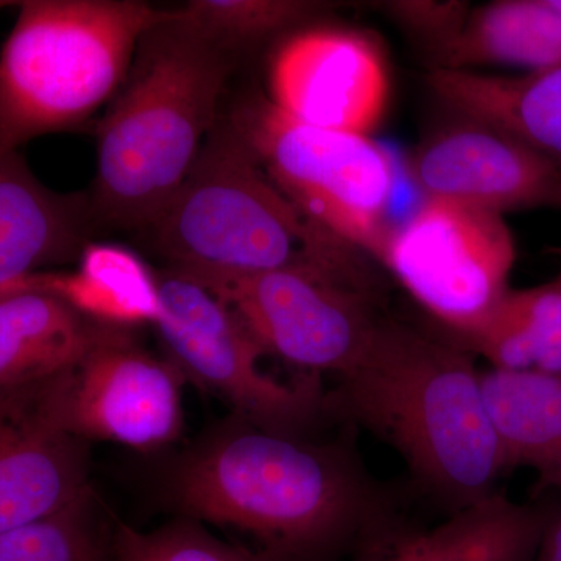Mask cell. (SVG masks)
<instances>
[{
    "instance_id": "1",
    "label": "cell",
    "mask_w": 561,
    "mask_h": 561,
    "mask_svg": "<svg viewBox=\"0 0 561 561\" xmlns=\"http://www.w3.org/2000/svg\"><path fill=\"white\" fill-rule=\"evenodd\" d=\"M327 394V412L393 446L416 481L457 511L507 471L468 351L382 319L364 356Z\"/></svg>"
},
{
    "instance_id": "2",
    "label": "cell",
    "mask_w": 561,
    "mask_h": 561,
    "mask_svg": "<svg viewBox=\"0 0 561 561\" xmlns=\"http://www.w3.org/2000/svg\"><path fill=\"white\" fill-rule=\"evenodd\" d=\"M234 57L176 10L142 36L95 131L99 230L142 231L171 201L219 124Z\"/></svg>"
},
{
    "instance_id": "3",
    "label": "cell",
    "mask_w": 561,
    "mask_h": 561,
    "mask_svg": "<svg viewBox=\"0 0 561 561\" xmlns=\"http://www.w3.org/2000/svg\"><path fill=\"white\" fill-rule=\"evenodd\" d=\"M172 493L191 518L287 556L334 545L378 511L371 482L341 449L239 416L181 459Z\"/></svg>"
},
{
    "instance_id": "4",
    "label": "cell",
    "mask_w": 561,
    "mask_h": 561,
    "mask_svg": "<svg viewBox=\"0 0 561 561\" xmlns=\"http://www.w3.org/2000/svg\"><path fill=\"white\" fill-rule=\"evenodd\" d=\"M135 0H25L0 50V154L73 130L110 103L168 16Z\"/></svg>"
},
{
    "instance_id": "5",
    "label": "cell",
    "mask_w": 561,
    "mask_h": 561,
    "mask_svg": "<svg viewBox=\"0 0 561 561\" xmlns=\"http://www.w3.org/2000/svg\"><path fill=\"white\" fill-rule=\"evenodd\" d=\"M140 232L165 268L195 280L276 271L348 249L302 219L221 119L179 191Z\"/></svg>"
},
{
    "instance_id": "6",
    "label": "cell",
    "mask_w": 561,
    "mask_h": 561,
    "mask_svg": "<svg viewBox=\"0 0 561 561\" xmlns=\"http://www.w3.org/2000/svg\"><path fill=\"white\" fill-rule=\"evenodd\" d=\"M227 122L313 230L378 260L397 184L386 147L305 124L261 94L236 105Z\"/></svg>"
},
{
    "instance_id": "7",
    "label": "cell",
    "mask_w": 561,
    "mask_h": 561,
    "mask_svg": "<svg viewBox=\"0 0 561 561\" xmlns=\"http://www.w3.org/2000/svg\"><path fill=\"white\" fill-rule=\"evenodd\" d=\"M242 320L262 350L306 375L348 373L383 317L360 271L298 261L276 271L197 280Z\"/></svg>"
},
{
    "instance_id": "8",
    "label": "cell",
    "mask_w": 561,
    "mask_h": 561,
    "mask_svg": "<svg viewBox=\"0 0 561 561\" xmlns=\"http://www.w3.org/2000/svg\"><path fill=\"white\" fill-rule=\"evenodd\" d=\"M158 280L162 313L154 330L184 378L224 397L239 419L280 434L298 437L327 412L319 376L286 382L265 373L267 353L208 287L171 268L158 272Z\"/></svg>"
},
{
    "instance_id": "9",
    "label": "cell",
    "mask_w": 561,
    "mask_h": 561,
    "mask_svg": "<svg viewBox=\"0 0 561 561\" xmlns=\"http://www.w3.org/2000/svg\"><path fill=\"white\" fill-rule=\"evenodd\" d=\"M378 261L460 341L511 289L516 245L501 214L426 198L404 224L391 228Z\"/></svg>"
},
{
    "instance_id": "10",
    "label": "cell",
    "mask_w": 561,
    "mask_h": 561,
    "mask_svg": "<svg viewBox=\"0 0 561 561\" xmlns=\"http://www.w3.org/2000/svg\"><path fill=\"white\" fill-rule=\"evenodd\" d=\"M184 375L136 342L131 330L98 324L79 362L66 373L62 411L81 440L153 451L183 427Z\"/></svg>"
},
{
    "instance_id": "11",
    "label": "cell",
    "mask_w": 561,
    "mask_h": 561,
    "mask_svg": "<svg viewBox=\"0 0 561 561\" xmlns=\"http://www.w3.org/2000/svg\"><path fill=\"white\" fill-rule=\"evenodd\" d=\"M68 370L0 389V534L91 490L87 442L70 432L62 411Z\"/></svg>"
},
{
    "instance_id": "12",
    "label": "cell",
    "mask_w": 561,
    "mask_h": 561,
    "mask_svg": "<svg viewBox=\"0 0 561 561\" xmlns=\"http://www.w3.org/2000/svg\"><path fill=\"white\" fill-rule=\"evenodd\" d=\"M389 92L378 44L351 28H300L276 47L268 65V101L328 130L370 136L386 114Z\"/></svg>"
},
{
    "instance_id": "13",
    "label": "cell",
    "mask_w": 561,
    "mask_h": 561,
    "mask_svg": "<svg viewBox=\"0 0 561 561\" xmlns=\"http://www.w3.org/2000/svg\"><path fill=\"white\" fill-rule=\"evenodd\" d=\"M413 153L411 173L426 198L501 214L559 206L561 165L483 122L456 114Z\"/></svg>"
},
{
    "instance_id": "14",
    "label": "cell",
    "mask_w": 561,
    "mask_h": 561,
    "mask_svg": "<svg viewBox=\"0 0 561 561\" xmlns=\"http://www.w3.org/2000/svg\"><path fill=\"white\" fill-rule=\"evenodd\" d=\"M98 230L88 192L51 191L20 150L0 154V290L79 261Z\"/></svg>"
},
{
    "instance_id": "15",
    "label": "cell",
    "mask_w": 561,
    "mask_h": 561,
    "mask_svg": "<svg viewBox=\"0 0 561 561\" xmlns=\"http://www.w3.org/2000/svg\"><path fill=\"white\" fill-rule=\"evenodd\" d=\"M426 80L454 114L489 124L561 165V66L519 76L434 68Z\"/></svg>"
},
{
    "instance_id": "16",
    "label": "cell",
    "mask_w": 561,
    "mask_h": 561,
    "mask_svg": "<svg viewBox=\"0 0 561 561\" xmlns=\"http://www.w3.org/2000/svg\"><path fill=\"white\" fill-rule=\"evenodd\" d=\"M73 271L33 273L0 290L2 295L39 291L103 327L133 328L161 319L158 272L121 243L90 242Z\"/></svg>"
},
{
    "instance_id": "17",
    "label": "cell",
    "mask_w": 561,
    "mask_h": 561,
    "mask_svg": "<svg viewBox=\"0 0 561 561\" xmlns=\"http://www.w3.org/2000/svg\"><path fill=\"white\" fill-rule=\"evenodd\" d=\"M486 411L507 470L529 468L561 493V373L481 371Z\"/></svg>"
},
{
    "instance_id": "18",
    "label": "cell",
    "mask_w": 561,
    "mask_h": 561,
    "mask_svg": "<svg viewBox=\"0 0 561 561\" xmlns=\"http://www.w3.org/2000/svg\"><path fill=\"white\" fill-rule=\"evenodd\" d=\"M435 68L561 66V10L553 0H496L471 10L463 27L434 55Z\"/></svg>"
},
{
    "instance_id": "19",
    "label": "cell",
    "mask_w": 561,
    "mask_h": 561,
    "mask_svg": "<svg viewBox=\"0 0 561 561\" xmlns=\"http://www.w3.org/2000/svg\"><path fill=\"white\" fill-rule=\"evenodd\" d=\"M98 323L65 302L18 291L0 297V389L57 375L76 365Z\"/></svg>"
},
{
    "instance_id": "20",
    "label": "cell",
    "mask_w": 561,
    "mask_h": 561,
    "mask_svg": "<svg viewBox=\"0 0 561 561\" xmlns=\"http://www.w3.org/2000/svg\"><path fill=\"white\" fill-rule=\"evenodd\" d=\"M549 516L537 505L491 493L437 529L408 541L412 561H531Z\"/></svg>"
},
{
    "instance_id": "21",
    "label": "cell",
    "mask_w": 561,
    "mask_h": 561,
    "mask_svg": "<svg viewBox=\"0 0 561 561\" xmlns=\"http://www.w3.org/2000/svg\"><path fill=\"white\" fill-rule=\"evenodd\" d=\"M461 350L493 370L561 373V275L540 286L508 289Z\"/></svg>"
},
{
    "instance_id": "22",
    "label": "cell",
    "mask_w": 561,
    "mask_h": 561,
    "mask_svg": "<svg viewBox=\"0 0 561 561\" xmlns=\"http://www.w3.org/2000/svg\"><path fill=\"white\" fill-rule=\"evenodd\" d=\"M114 530L91 489L54 515L0 534V561H113Z\"/></svg>"
},
{
    "instance_id": "23",
    "label": "cell",
    "mask_w": 561,
    "mask_h": 561,
    "mask_svg": "<svg viewBox=\"0 0 561 561\" xmlns=\"http://www.w3.org/2000/svg\"><path fill=\"white\" fill-rule=\"evenodd\" d=\"M324 9V3L305 0H191L175 10L181 20L236 55L280 33L305 28Z\"/></svg>"
},
{
    "instance_id": "24",
    "label": "cell",
    "mask_w": 561,
    "mask_h": 561,
    "mask_svg": "<svg viewBox=\"0 0 561 561\" xmlns=\"http://www.w3.org/2000/svg\"><path fill=\"white\" fill-rule=\"evenodd\" d=\"M113 561H275L214 537L194 522L181 519L150 531L116 523Z\"/></svg>"
},
{
    "instance_id": "25",
    "label": "cell",
    "mask_w": 561,
    "mask_h": 561,
    "mask_svg": "<svg viewBox=\"0 0 561 561\" xmlns=\"http://www.w3.org/2000/svg\"><path fill=\"white\" fill-rule=\"evenodd\" d=\"M386 10L437 54L459 33L470 9L460 2H389Z\"/></svg>"
},
{
    "instance_id": "26",
    "label": "cell",
    "mask_w": 561,
    "mask_h": 561,
    "mask_svg": "<svg viewBox=\"0 0 561 561\" xmlns=\"http://www.w3.org/2000/svg\"><path fill=\"white\" fill-rule=\"evenodd\" d=\"M531 561H561V511L549 519L540 548Z\"/></svg>"
},
{
    "instance_id": "27",
    "label": "cell",
    "mask_w": 561,
    "mask_h": 561,
    "mask_svg": "<svg viewBox=\"0 0 561 561\" xmlns=\"http://www.w3.org/2000/svg\"><path fill=\"white\" fill-rule=\"evenodd\" d=\"M383 561H412L411 551H409L408 542H404V545L400 546V549H398V551L394 552L393 556L389 557V559Z\"/></svg>"
},
{
    "instance_id": "28",
    "label": "cell",
    "mask_w": 561,
    "mask_h": 561,
    "mask_svg": "<svg viewBox=\"0 0 561 561\" xmlns=\"http://www.w3.org/2000/svg\"><path fill=\"white\" fill-rule=\"evenodd\" d=\"M14 5V3L11 2H0V10L5 9V7Z\"/></svg>"
},
{
    "instance_id": "29",
    "label": "cell",
    "mask_w": 561,
    "mask_h": 561,
    "mask_svg": "<svg viewBox=\"0 0 561 561\" xmlns=\"http://www.w3.org/2000/svg\"><path fill=\"white\" fill-rule=\"evenodd\" d=\"M553 2H556V5L561 10V0H553Z\"/></svg>"
}]
</instances>
